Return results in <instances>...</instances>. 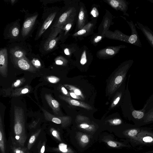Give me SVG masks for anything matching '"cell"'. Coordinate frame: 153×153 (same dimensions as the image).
<instances>
[{"instance_id":"6da1fadb","label":"cell","mask_w":153,"mask_h":153,"mask_svg":"<svg viewBox=\"0 0 153 153\" xmlns=\"http://www.w3.org/2000/svg\"><path fill=\"white\" fill-rule=\"evenodd\" d=\"M60 9L57 6L48 7L44 9L41 19L35 38L36 41L44 34L53 22L56 19Z\"/></svg>"},{"instance_id":"7a4b0ae2","label":"cell","mask_w":153,"mask_h":153,"mask_svg":"<svg viewBox=\"0 0 153 153\" xmlns=\"http://www.w3.org/2000/svg\"><path fill=\"white\" fill-rule=\"evenodd\" d=\"M128 139L133 147L152 146L153 145V131L150 128L142 127L137 135Z\"/></svg>"},{"instance_id":"3957f363","label":"cell","mask_w":153,"mask_h":153,"mask_svg":"<svg viewBox=\"0 0 153 153\" xmlns=\"http://www.w3.org/2000/svg\"><path fill=\"white\" fill-rule=\"evenodd\" d=\"M128 85V83L126 94L127 102V115L129 120L132 121L134 124L137 126L142 127L141 125L144 117L145 112L142 109L136 110L134 108L132 103Z\"/></svg>"},{"instance_id":"277c9868","label":"cell","mask_w":153,"mask_h":153,"mask_svg":"<svg viewBox=\"0 0 153 153\" xmlns=\"http://www.w3.org/2000/svg\"><path fill=\"white\" fill-rule=\"evenodd\" d=\"M127 22L129 25L131 31L130 35H125L120 31L117 32L116 38L117 39L134 45L142 47V45L138 34L136 26L132 21Z\"/></svg>"},{"instance_id":"5b68a950","label":"cell","mask_w":153,"mask_h":153,"mask_svg":"<svg viewBox=\"0 0 153 153\" xmlns=\"http://www.w3.org/2000/svg\"><path fill=\"white\" fill-rule=\"evenodd\" d=\"M38 15L36 12L26 15L21 30V35L23 38H26L31 34L36 25Z\"/></svg>"},{"instance_id":"8992f818","label":"cell","mask_w":153,"mask_h":153,"mask_svg":"<svg viewBox=\"0 0 153 153\" xmlns=\"http://www.w3.org/2000/svg\"><path fill=\"white\" fill-rule=\"evenodd\" d=\"M20 19L8 24L4 29V38L10 41H15L19 36L20 32Z\"/></svg>"},{"instance_id":"52a82bcc","label":"cell","mask_w":153,"mask_h":153,"mask_svg":"<svg viewBox=\"0 0 153 153\" xmlns=\"http://www.w3.org/2000/svg\"><path fill=\"white\" fill-rule=\"evenodd\" d=\"M60 30L53 29L48 38L44 42L42 48L43 53H48L52 51L57 44L58 42L60 39V35L56 36L60 33Z\"/></svg>"},{"instance_id":"ba28073f","label":"cell","mask_w":153,"mask_h":153,"mask_svg":"<svg viewBox=\"0 0 153 153\" xmlns=\"http://www.w3.org/2000/svg\"><path fill=\"white\" fill-rule=\"evenodd\" d=\"M14 114L15 132L16 134H19L22 131L25 125V114L23 109L21 107L15 106Z\"/></svg>"},{"instance_id":"9c48e42d","label":"cell","mask_w":153,"mask_h":153,"mask_svg":"<svg viewBox=\"0 0 153 153\" xmlns=\"http://www.w3.org/2000/svg\"><path fill=\"white\" fill-rule=\"evenodd\" d=\"M11 59L13 63L22 70L33 72L36 71V68L27 59H18L11 55Z\"/></svg>"},{"instance_id":"30bf717a","label":"cell","mask_w":153,"mask_h":153,"mask_svg":"<svg viewBox=\"0 0 153 153\" xmlns=\"http://www.w3.org/2000/svg\"><path fill=\"white\" fill-rule=\"evenodd\" d=\"M8 73V54L6 48L0 51V73L3 77L7 76Z\"/></svg>"},{"instance_id":"8fae6325","label":"cell","mask_w":153,"mask_h":153,"mask_svg":"<svg viewBox=\"0 0 153 153\" xmlns=\"http://www.w3.org/2000/svg\"><path fill=\"white\" fill-rule=\"evenodd\" d=\"M135 26L142 32L146 39L153 48V32L147 26L137 22Z\"/></svg>"},{"instance_id":"7c38bea8","label":"cell","mask_w":153,"mask_h":153,"mask_svg":"<svg viewBox=\"0 0 153 153\" xmlns=\"http://www.w3.org/2000/svg\"><path fill=\"white\" fill-rule=\"evenodd\" d=\"M45 98L50 107L55 115H59L60 111L59 104V102L53 98L51 94H45Z\"/></svg>"},{"instance_id":"4fadbf2b","label":"cell","mask_w":153,"mask_h":153,"mask_svg":"<svg viewBox=\"0 0 153 153\" xmlns=\"http://www.w3.org/2000/svg\"><path fill=\"white\" fill-rule=\"evenodd\" d=\"M109 4L117 10L126 13L128 9V2L124 0H111L108 1Z\"/></svg>"},{"instance_id":"5bb4252c","label":"cell","mask_w":153,"mask_h":153,"mask_svg":"<svg viewBox=\"0 0 153 153\" xmlns=\"http://www.w3.org/2000/svg\"><path fill=\"white\" fill-rule=\"evenodd\" d=\"M11 55L18 59H27L25 55L26 52L22 48L16 47L12 49L10 51Z\"/></svg>"},{"instance_id":"9a60e30c","label":"cell","mask_w":153,"mask_h":153,"mask_svg":"<svg viewBox=\"0 0 153 153\" xmlns=\"http://www.w3.org/2000/svg\"><path fill=\"white\" fill-rule=\"evenodd\" d=\"M153 123V107L145 111L144 117L141 126Z\"/></svg>"},{"instance_id":"2e32d148","label":"cell","mask_w":153,"mask_h":153,"mask_svg":"<svg viewBox=\"0 0 153 153\" xmlns=\"http://www.w3.org/2000/svg\"><path fill=\"white\" fill-rule=\"evenodd\" d=\"M59 97L61 99L65 100L72 105L81 107L86 108H88L89 109L90 108V107L88 105L85 104L83 103L80 102L76 100L72 99L69 97L61 95H59Z\"/></svg>"},{"instance_id":"e0dca14e","label":"cell","mask_w":153,"mask_h":153,"mask_svg":"<svg viewBox=\"0 0 153 153\" xmlns=\"http://www.w3.org/2000/svg\"><path fill=\"white\" fill-rule=\"evenodd\" d=\"M126 46L124 45H121L115 47V48H109L102 50L100 53L103 56H108L115 54L120 50L121 48H125Z\"/></svg>"},{"instance_id":"ac0fdd59","label":"cell","mask_w":153,"mask_h":153,"mask_svg":"<svg viewBox=\"0 0 153 153\" xmlns=\"http://www.w3.org/2000/svg\"><path fill=\"white\" fill-rule=\"evenodd\" d=\"M30 90L31 88L29 86L26 85L13 91L11 94V96L13 97H17L22 95L30 92Z\"/></svg>"},{"instance_id":"d6986e66","label":"cell","mask_w":153,"mask_h":153,"mask_svg":"<svg viewBox=\"0 0 153 153\" xmlns=\"http://www.w3.org/2000/svg\"><path fill=\"white\" fill-rule=\"evenodd\" d=\"M85 13L83 8L81 7L78 16V29H81L85 25Z\"/></svg>"},{"instance_id":"ffe728a7","label":"cell","mask_w":153,"mask_h":153,"mask_svg":"<svg viewBox=\"0 0 153 153\" xmlns=\"http://www.w3.org/2000/svg\"><path fill=\"white\" fill-rule=\"evenodd\" d=\"M25 81L24 78H22L17 79L14 82L12 85V88H16L19 87L22 85Z\"/></svg>"},{"instance_id":"44dd1931","label":"cell","mask_w":153,"mask_h":153,"mask_svg":"<svg viewBox=\"0 0 153 153\" xmlns=\"http://www.w3.org/2000/svg\"><path fill=\"white\" fill-rule=\"evenodd\" d=\"M46 79L49 82L52 83H56L60 80L59 78L54 76H48L46 77Z\"/></svg>"},{"instance_id":"7402d4cb","label":"cell","mask_w":153,"mask_h":153,"mask_svg":"<svg viewBox=\"0 0 153 153\" xmlns=\"http://www.w3.org/2000/svg\"><path fill=\"white\" fill-rule=\"evenodd\" d=\"M87 59L85 51H84L82 55L80 62L82 65H84L87 62Z\"/></svg>"},{"instance_id":"603a6c76","label":"cell","mask_w":153,"mask_h":153,"mask_svg":"<svg viewBox=\"0 0 153 153\" xmlns=\"http://www.w3.org/2000/svg\"><path fill=\"white\" fill-rule=\"evenodd\" d=\"M59 149L60 151L62 152H67L68 150L67 149V145L63 143H60L59 144Z\"/></svg>"},{"instance_id":"cb8c5ba5","label":"cell","mask_w":153,"mask_h":153,"mask_svg":"<svg viewBox=\"0 0 153 153\" xmlns=\"http://www.w3.org/2000/svg\"><path fill=\"white\" fill-rule=\"evenodd\" d=\"M56 64L59 65H62L64 64V61L60 57H57L55 59Z\"/></svg>"},{"instance_id":"d4e9b609","label":"cell","mask_w":153,"mask_h":153,"mask_svg":"<svg viewBox=\"0 0 153 153\" xmlns=\"http://www.w3.org/2000/svg\"><path fill=\"white\" fill-rule=\"evenodd\" d=\"M86 27L87 25L75 33V35L76 36L84 34L87 31V30L86 29L87 28Z\"/></svg>"},{"instance_id":"484cf974","label":"cell","mask_w":153,"mask_h":153,"mask_svg":"<svg viewBox=\"0 0 153 153\" xmlns=\"http://www.w3.org/2000/svg\"><path fill=\"white\" fill-rule=\"evenodd\" d=\"M33 65L36 68H38L41 66V63L40 61L38 59L34 60L32 62Z\"/></svg>"},{"instance_id":"4316f807","label":"cell","mask_w":153,"mask_h":153,"mask_svg":"<svg viewBox=\"0 0 153 153\" xmlns=\"http://www.w3.org/2000/svg\"><path fill=\"white\" fill-rule=\"evenodd\" d=\"M91 13L94 17H97L99 15L98 11L95 7H94L92 10Z\"/></svg>"},{"instance_id":"83f0119b","label":"cell","mask_w":153,"mask_h":153,"mask_svg":"<svg viewBox=\"0 0 153 153\" xmlns=\"http://www.w3.org/2000/svg\"><path fill=\"white\" fill-rule=\"evenodd\" d=\"M153 101V94L151 95L150 97L148 98L146 101V103L144 105L143 108H142L144 109L146 108L148 104H149L151 102Z\"/></svg>"},{"instance_id":"f1b7e54d","label":"cell","mask_w":153,"mask_h":153,"mask_svg":"<svg viewBox=\"0 0 153 153\" xmlns=\"http://www.w3.org/2000/svg\"><path fill=\"white\" fill-rule=\"evenodd\" d=\"M112 123L115 125H119L121 124L122 121L120 119H115L113 120Z\"/></svg>"},{"instance_id":"f546056e","label":"cell","mask_w":153,"mask_h":153,"mask_svg":"<svg viewBox=\"0 0 153 153\" xmlns=\"http://www.w3.org/2000/svg\"><path fill=\"white\" fill-rule=\"evenodd\" d=\"M61 90L64 94L68 96H69L68 91L63 86L61 87Z\"/></svg>"},{"instance_id":"4dcf8cb0","label":"cell","mask_w":153,"mask_h":153,"mask_svg":"<svg viewBox=\"0 0 153 153\" xmlns=\"http://www.w3.org/2000/svg\"><path fill=\"white\" fill-rule=\"evenodd\" d=\"M81 140L83 143H87L88 142V139L86 135H84L82 136Z\"/></svg>"},{"instance_id":"1f68e13d","label":"cell","mask_w":153,"mask_h":153,"mask_svg":"<svg viewBox=\"0 0 153 153\" xmlns=\"http://www.w3.org/2000/svg\"><path fill=\"white\" fill-rule=\"evenodd\" d=\"M108 144L109 146L112 147H115L117 146L116 143L111 141H109L108 142Z\"/></svg>"},{"instance_id":"d6a6232c","label":"cell","mask_w":153,"mask_h":153,"mask_svg":"<svg viewBox=\"0 0 153 153\" xmlns=\"http://www.w3.org/2000/svg\"><path fill=\"white\" fill-rule=\"evenodd\" d=\"M102 37L101 36H97L94 40V41L95 43H97L99 42L102 39Z\"/></svg>"},{"instance_id":"836d02e7","label":"cell","mask_w":153,"mask_h":153,"mask_svg":"<svg viewBox=\"0 0 153 153\" xmlns=\"http://www.w3.org/2000/svg\"><path fill=\"white\" fill-rule=\"evenodd\" d=\"M70 95L73 98L75 99H79V98L78 97L77 95H76L74 93L70 92L69 93Z\"/></svg>"},{"instance_id":"e575fe53","label":"cell","mask_w":153,"mask_h":153,"mask_svg":"<svg viewBox=\"0 0 153 153\" xmlns=\"http://www.w3.org/2000/svg\"><path fill=\"white\" fill-rule=\"evenodd\" d=\"M35 140V137L34 136H31V137L30 138L29 140V142L30 143H33Z\"/></svg>"},{"instance_id":"d590c367","label":"cell","mask_w":153,"mask_h":153,"mask_svg":"<svg viewBox=\"0 0 153 153\" xmlns=\"http://www.w3.org/2000/svg\"><path fill=\"white\" fill-rule=\"evenodd\" d=\"M80 127L83 128H85L89 127V125L86 124H81L80 126Z\"/></svg>"},{"instance_id":"8d00e7d4","label":"cell","mask_w":153,"mask_h":153,"mask_svg":"<svg viewBox=\"0 0 153 153\" xmlns=\"http://www.w3.org/2000/svg\"><path fill=\"white\" fill-rule=\"evenodd\" d=\"M64 53L66 55H69L70 54V52L68 48H65L64 50Z\"/></svg>"},{"instance_id":"74e56055","label":"cell","mask_w":153,"mask_h":153,"mask_svg":"<svg viewBox=\"0 0 153 153\" xmlns=\"http://www.w3.org/2000/svg\"><path fill=\"white\" fill-rule=\"evenodd\" d=\"M52 135L54 137H57V132L56 130H53L52 132Z\"/></svg>"},{"instance_id":"f35d334b","label":"cell","mask_w":153,"mask_h":153,"mask_svg":"<svg viewBox=\"0 0 153 153\" xmlns=\"http://www.w3.org/2000/svg\"><path fill=\"white\" fill-rule=\"evenodd\" d=\"M3 135L2 134V133L1 131V130H0V143L1 142V141H2V140H3Z\"/></svg>"},{"instance_id":"ab89813d","label":"cell","mask_w":153,"mask_h":153,"mask_svg":"<svg viewBox=\"0 0 153 153\" xmlns=\"http://www.w3.org/2000/svg\"><path fill=\"white\" fill-rule=\"evenodd\" d=\"M45 147L44 146H43L41 148V153H43L45 151Z\"/></svg>"},{"instance_id":"60d3db41","label":"cell","mask_w":153,"mask_h":153,"mask_svg":"<svg viewBox=\"0 0 153 153\" xmlns=\"http://www.w3.org/2000/svg\"><path fill=\"white\" fill-rule=\"evenodd\" d=\"M142 153H153V149L143 152Z\"/></svg>"},{"instance_id":"b9f144b4","label":"cell","mask_w":153,"mask_h":153,"mask_svg":"<svg viewBox=\"0 0 153 153\" xmlns=\"http://www.w3.org/2000/svg\"><path fill=\"white\" fill-rule=\"evenodd\" d=\"M16 153H24L22 151L17 150L16 151Z\"/></svg>"},{"instance_id":"7bdbcfd3","label":"cell","mask_w":153,"mask_h":153,"mask_svg":"<svg viewBox=\"0 0 153 153\" xmlns=\"http://www.w3.org/2000/svg\"><path fill=\"white\" fill-rule=\"evenodd\" d=\"M16 1V0H11V3L12 4H14V2L15 1Z\"/></svg>"},{"instance_id":"ee69618b","label":"cell","mask_w":153,"mask_h":153,"mask_svg":"<svg viewBox=\"0 0 153 153\" xmlns=\"http://www.w3.org/2000/svg\"><path fill=\"white\" fill-rule=\"evenodd\" d=\"M147 1L151 3H153V0H147Z\"/></svg>"},{"instance_id":"f6af8a7d","label":"cell","mask_w":153,"mask_h":153,"mask_svg":"<svg viewBox=\"0 0 153 153\" xmlns=\"http://www.w3.org/2000/svg\"><path fill=\"white\" fill-rule=\"evenodd\" d=\"M16 138L17 140H18L19 138V136H16Z\"/></svg>"}]
</instances>
